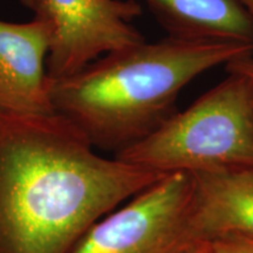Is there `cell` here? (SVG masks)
Returning a JSON list of instances; mask_svg holds the SVG:
<instances>
[{
  "instance_id": "obj_12",
  "label": "cell",
  "mask_w": 253,
  "mask_h": 253,
  "mask_svg": "<svg viewBox=\"0 0 253 253\" xmlns=\"http://www.w3.org/2000/svg\"><path fill=\"white\" fill-rule=\"evenodd\" d=\"M20 1L23 2V4L26 6V7H28L30 9H32V11H33L34 5H36L37 0H20Z\"/></svg>"
},
{
  "instance_id": "obj_1",
  "label": "cell",
  "mask_w": 253,
  "mask_h": 253,
  "mask_svg": "<svg viewBox=\"0 0 253 253\" xmlns=\"http://www.w3.org/2000/svg\"><path fill=\"white\" fill-rule=\"evenodd\" d=\"M166 175L100 156L56 113L0 110V253H72L96 221Z\"/></svg>"
},
{
  "instance_id": "obj_2",
  "label": "cell",
  "mask_w": 253,
  "mask_h": 253,
  "mask_svg": "<svg viewBox=\"0 0 253 253\" xmlns=\"http://www.w3.org/2000/svg\"><path fill=\"white\" fill-rule=\"evenodd\" d=\"M252 45L168 36L112 50L61 79H49L54 113L88 142L114 156L131 148L177 112L176 101L202 73L252 55Z\"/></svg>"
},
{
  "instance_id": "obj_8",
  "label": "cell",
  "mask_w": 253,
  "mask_h": 253,
  "mask_svg": "<svg viewBox=\"0 0 253 253\" xmlns=\"http://www.w3.org/2000/svg\"><path fill=\"white\" fill-rule=\"evenodd\" d=\"M169 37L249 43L253 27L239 0H145Z\"/></svg>"
},
{
  "instance_id": "obj_9",
  "label": "cell",
  "mask_w": 253,
  "mask_h": 253,
  "mask_svg": "<svg viewBox=\"0 0 253 253\" xmlns=\"http://www.w3.org/2000/svg\"><path fill=\"white\" fill-rule=\"evenodd\" d=\"M194 251L199 253H253V239L239 235H227L203 243Z\"/></svg>"
},
{
  "instance_id": "obj_5",
  "label": "cell",
  "mask_w": 253,
  "mask_h": 253,
  "mask_svg": "<svg viewBox=\"0 0 253 253\" xmlns=\"http://www.w3.org/2000/svg\"><path fill=\"white\" fill-rule=\"evenodd\" d=\"M33 12L52 28L49 79L69 77L106 53L145 41L131 24L142 14L135 0H37Z\"/></svg>"
},
{
  "instance_id": "obj_6",
  "label": "cell",
  "mask_w": 253,
  "mask_h": 253,
  "mask_svg": "<svg viewBox=\"0 0 253 253\" xmlns=\"http://www.w3.org/2000/svg\"><path fill=\"white\" fill-rule=\"evenodd\" d=\"M50 43L52 28L43 19L24 24L0 20V110L54 114L46 68Z\"/></svg>"
},
{
  "instance_id": "obj_4",
  "label": "cell",
  "mask_w": 253,
  "mask_h": 253,
  "mask_svg": "<svg viewBox=\"0 0 253 253\" xmlns=\"http://www.w3.org/2000/svg\"><path fill=\"white\" fill-rule=\"evenodd\" d=\"M192 202L191 175L168 173L96 221L72 253H190Z\"/></svg>"
},
{
  "instance_id": "obj_13",
  "label": "cell",
  "mask_w": 253,
  "mask_h": 253,
  "mask_svg": "<svg viewBox=\"0 0 253 253\" xmlns=\"http://www.w3.org/2000/svg\"><path fill=\"white\" fill-rule=\"evenodd\" d=\"M190 253H199V252H196V251H191Z\"/></svg>"
},
{
  "instance_id": "obj_3",
  "label": "cell",
  "mask_w": 253,
  "mask_h": 253,
  "mask_svg": "<svg viewBox=\"0 0 253 253\" xmlns=\"http://www.w3.org/2000/svg\"><path fill=\"white\" fill-rule=\"evenodd\" d=\"M227 73L189 108L114 157L161 173L253 167V81Z\"/></svg>"
},
{
  "instance_id": "obj_11",
  "label": "cell",
  "mask_w": 253,
  "mask_h": 253,
  "mask_svg": "<svg viewBox=\"0 0 253 253\" xmlns=\"http://www.w3.org/2000/svg\"><path fill=\"white\" fill-rule=\"evenodd\" d=\"M240 5L243 6V8L245 9V12L248 13L250 21H251L252 27H253V0H239ZM251 59L253 60V48H252V55Z\"/></svg>"
},
{
  "instance_id": "obj_10",
  "label": "cell",
  "mask_w": 253,
  "mask_h": 253,
  "mask_svg": "<svg viewBox=\"0 0 253 253\" xmlns=\"http://www.w3.org/2000/svg\"><path fill=\"white\" fill-rule=\"evenodd\" d=\"M226 69L227 71L243 73V74L248 75L253 81V60L251 59V56H244V58L233 60V61L227 63Z\"/></svg>"
},
{
  "instance_id": "obj_7",
  "label": "cell",
  "mask_w": 253,
  "mask_h": 253,
  "mask_svg": "<svg viewBox=\"0 0 253 253\" xmlns=\"http://www.w3.org/2000/svg\"><path fill=\"white\" fill-rule=\"evenodd\" d=\"M190 175L194 181L190 230L195 249L227 235L253 239V167Z\"/></svg>"
}]
</instances>
